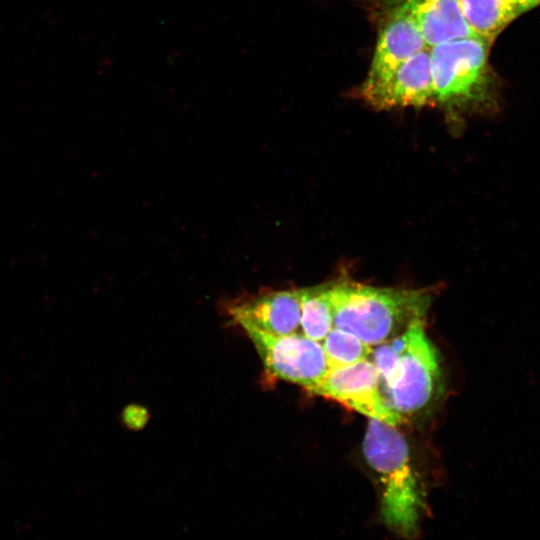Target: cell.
<instances>
[{"label":"cell","mask_w":540,"mask_h":540,"mask_svg":"<svg viewBox=\"0 0 540 540\" xmlns=\"http://www.w3.org/2000/svg\"><path fill=\"white\" fill-rule=\"evenodd\" d=\"M333 327L346 330L372 347L401 332L430 306L422 289L375 287L349 280L330 283Z\"/></svg>","instance_id":"cell-1"},{"label":"cell","mask_w":540,"mask_h":540,"mask_svg":"<svg viewBox=\"0 0 540 540\" xmlns=\"http://www.w3.org/2000/svg\"><path fill=\"white\" fill-rule=\"evenodd\" d=\"M363 454L382 487L381 515L385 524L403 537L416 535L426 500L406 439L396 426L370 419Z\"/></svg>","instance_id":"cell-2"},{"label":"cell","mask_w":540,"mask_h":540,"mask_svg":"<svg viewBox=\"0 0 540 540\" xmlns=\"http://www.w3.org/2000/svg\"><path fill=\"white\" fill-rule=\"evenodd\" d=\"M490 44L470 37L432 47L431 74L436 105L449 115L496 107V78L488 61Z\"/></svg>","instance_id":"cell-3"},{"label":"cell","mask_w":540,"mask_h":540,"mask_svg":"<svg viewBox=\"0 0 540 540\" xmlns=\"http://www.w3.org/2000/svg\"><path fill=\"white\" fill-rule=\"evenodd\" d=\"M391 340L400 350L399 376L383 393L390 407L405 417L423 410L435 396L440 381L439 355L426 334L423 318L414 319Z\"/></svg>","instance_id":"cell-4"},{"label":"cell","mask_w":540,"mask_h":540,"mask_svg":"<svg viewBox=\"0 0 540 540\" xmlns=\"http://www.w3.org/2000/svg\"><path fill=\"white\" fill-rule=\"evenodd\" d=\"M252 341L266 370L309 393L329 367L322 344L303 334L274 335L247 322L238 323Z\"/></svg>","instance_id":"cell-5"},{"label":"cell","mask_w":540,"mask_h":540,"mask_svg":"<svg viewBox=\"0 0 540 540\" xmlns=\"http://www.w3.org/2000/svg\"><path fill=\"white\" fill-rule=\"evenodd\" d=\"M378 18L374 56L359 89L363 100L375 94L411 56L426 48L418 26L403 0L385 3Z\"/></svg>","instance_id":"cell-6"},{"label":"cell","mask_w":540,"mask_h":540,"mask_svg":"<svg viewBox=\"0 0 540 540\" xmlns=\"http://www.w3.org/2000/svg\"><path fill=\"white\" fill-rule=\"evenodd\" d=\"M310 393L334 400L370 419L392 426L397 427L406 420L388 404L380 375L370 359L328 369Z\"/></svg>","instance_id":"cell-7"},{"label":"cell","mask_w":540,"mask_h":540,"mask_svg":"<svg viewBox=\"0 0 540 540\" xmlns=\"http://www.w3.org/2000/svg\"><path fill=\"white\" fill-rule=\"evenodd\" d=\"M366 102L376 109L436 106L430 50L424 48L406 60Z\"/></svg>","instance_id":"cell-8"},{"label":"cell","mask_w":540,"mask_h":540,"mask_svg":"<svg viewBox=\"0 0 540 540\" xmlns=\"http://www.w3.org/2000/svg\"><path fill=\"white\" fill-rule=\"evenodd\" d=\"M237 323L247 322L274 335L296 333L301 320V289L275 291L232 308Z\"/></svg>","instance_id":"cell-9"},{"label":"cell","mask_w":540,"mask_h":540,"mask_svg":"<svg viewBox=\"0 0 540 540\" xmlns=\"http://www.w3.org/2000/svg\"><path fill=\"white\" fill-rule=\"evenodd\" d=\"M413 16L426 46L476 37L458 0H403Z\"/></svg>","instance_id":"cell-10"},{"label":"cell","mask_w":540,"mask_h":540,"mask_svg":"<svg viewBox=\"0 0 540 540\" xmlns=\"http://www.w3.org/2000/svg\"><path fill=\"white\" fill-rule=\"evenodd\" d=\"M472 31L490 45L519 14L512 0H458Z\"/></svg>","instance_id":"cell-11"},{"label":"cell","mask_w":540,"mask_h":540,"mask_svg":"<svg viewBox=\"0 0 540 540\" xmlns=\"http://www.w3.org/2000/svg\"><path fill=\"white\" fill-rule=\"evenodd\" d=\"M330 283L301 288V320L303 335L321 342L333 328L329 299Z\"/></svg>","instance_id":"cell-12"},{"label":"cell","mask_w":540,"mask_h":540,"mask_svg":"<svg viewBox=\"0 0 540 540\" xmlns=\"http://www.w3.org/2000/svg\"><path fill=\"white\" fill-rule=\"evenodd\" d=\"M329 369L370 359L373 348L356 335L333 327L321 341Z\"/></svg>","instance_id":"cell-13"},{"label":"cell","mask_w":540,"mask_h":540,"mask_svg":"<svg viewBox=\"0 0 540 540\" xmlns=\"http://www.w3.org/2000/svg\"><path fill=\"white\" fill-rule=\"evenodd\" d=\"M519 15L540 5V0H512Z\"/></svg>","instance_id":"cell-14"}]
</instances>
